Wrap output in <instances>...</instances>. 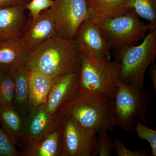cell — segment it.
Wrapping results in <instances>:
<instances>
[{
  "instance_id": "6da1fadb",
  "label": "cell",
  "mask_w": 156,
  "mask_h": 156,
  "mask_svg": "<svg viewBox=\"0 0 156 156\" xmlns=\"http://www.w3.org/2000/svg\"><path fill=\"white\" fill-rule=\"evenodd\" d=\"M80 54L74 40L55 35L31 52L27 66L50 77L79 71Z\"/></svg>"
},
{
  "instance_id": "7a4b0ae2",
  "label": "cell",
  "mask_w": 156,
  "mask_h": 156,
  "mask_svg": "<svg viewBox=\"0 0 156 156\" xmlns=\"http://www.w3.org/2000/svg\"><path fill=\"white\" fill-rule=\"evenodd\" d=\"M56 115H69L78 122L98 133L114 131L115 99L92 92H78L56 112Z\"/></svg>"
},
{
  "instance_id": "3957f363",
  "label": "cell",
  "mask_w": 156,
  "mask_h": 156,
  "mask_svg": "<svg viewBox=\"0 0 156 156\" xmlns=\"http://www.w3.org/2000/svg\"><path fill=\"white\" fill-rule=\"evenodd\" d=\"M156 57V30L150 31L141 44L117 50L115 61L120 64L119 79L130 86L144 87L147 68Z\"/></svg>"
},
{
  "instance_id": "277c9868",
  "label": "cell",
  "mask_w": 156,
  "mask_h": 156,
  "mask_svg": "<svg viewBox=\"0 0 156 156\" xmlns=\"http://www.w3.org/2000/svg\"><path fill=\"white\" fill-rule=\"evenodd\" d=\"M114 81L118 88L114 98L115 126L133 132L135 118L147 126L146 113L152 101V93L144 87L124 83L117 77Z\"/></svg>"
},
{
  "instance_id": "5b68a950",
  "label": "cell",
  "mask_w": 156,
  "mask_h": 156,
  "mask_svg": "<svg viewBox=\"0 0 156 156\" xmlns=\"http://www.w3.org/2000/svg\"><path fill=\"white\" fill-rule=\"evenodd\" d=\"M78 92H92L115 98L117 91L115 77H119L120 64L115 61L98 59L80 53Z\"/></svg>"
},
{
  "instance_id": "8992f818",
  "label": "cell",
  "mask_w": 156,
  "mask_h": 156,
  "mask_svg": "<svg viewBox=\"0 0 156 156\" xmlns=\"http://www.w3.org/2000/svg\"><path fill=\"white\" fill-rule=\"evenodd\" d=\"M92 21L100 27L111 50L136 45L150 31L148 24L141 21L131 11Z\"/></svg>"
},
{
  "instance_id": "52a82bcc",
  "label": "cell",
  "mask_w": 156,
  "mask_h": 156,
  "mask_svg": "<svg viewBox=\"0 0 156 156\" xmlns=\"http://www.w3.org/2000/svg\"><path fill=\"white\" fill-rule=\"evenodd\" d=\"M61 149L60 156H95L99 142L96 132L78 122L69 115L63 116L59 126Z\"/></svg>"
},
{
  "instance_id": "ba28073f",
  "label": "cell",
  "mask_w": 156,
  "mask_h": 156,
  "mask_svg": "<svg viewBox=\"0 0 156 156\" xmlns=\"http://www.w3.org/2000/svg\"><path fill=\"white\" fill-rule=\"evenodd\" d=\"M50 9L56 35L68 40H74L81 23L89 19L86 0H53Z\"/></svg>"
},
{
  "instance_id": "9c48e42d",
  "label": "cell",
  "mask_w": 156,
  "mask_h": 156,
  "mask_svg": "<svg viewBox=\"0 0 156 156\" xmlns=\"http://www.w3.org/2000/svg\"><path fill=\"white\" fill-rule=\"evenodd\" d=\"M74 40L79 53L98 59L111 61V49L108 42L100 27L90 19L81 23Z\"/></svg>"
},
{
  "instance_id": "30bf717a",
  "label": "cell",
  "mask_w": 156,
  "mask_h": 156,
  "mask_svg": "<svg viewBox=\"0 0 156 156\" xmlns=\"http://www.w3.org/2000/svg\"><path fill=\"white\" fill-rule=\"evenodd\" d=\"M62 117L50 115L45 104L29 109L24 119L26 146L37 142L50 131L58 128Z\"/></svg>"
},
{
  "instance_id": "8fae6325",
  "label": "cell",
  "mask_w": 156,
  "mask_h": 156,
  "mask_svg": "<svg viewBox=\"0 0 156 156\" xmlns=\"http://www.w3.org/2000/svg\"><path fill=\"white\" fill-rule=\"evenodd\" d=\"M55 35V24L49 9L34 19L29 17L27 26L20 41L23 46L31 53Z\"/></svg>"
},
{
  "instance_id": "7c38bea8",
  "label": "cell",
  "mask_w": 156,
  "mask_h": 156,
  "mask_svg": "<svg viewBox=\"0 0 156 156\" xmlns=\"http://www.w3.org/2000/svg\"><path fill=\"white\" fill-rule=\"evenodd\" d=\"M79 71L66 74L54 79L45 103L47 111L54 115L62 107L77 94Z\"/></svg>"
},
{
  "instance_id": "4fadbf2b",
  "label": "cell",
  "mask_w": 156,
  "mask_h": 156,
  "mask_svg": "<svg viewBox=\"0 0 156 156\" xmlns=\"http://www.w3.org/2000/svg\"><path fill=\"white\" fill-rule=\"evenodd\" d=\"M26 5L0 7V40L19 39L22 36L28 23Z\"/></svg>"
},
{
  "instance_id": "5bb4252c",
  "label": "cell",
  "mask_w": 156,
  "mask_h": 156,
  "mask_svg": "<svg viewBox=\"0 0 156 156\" xmlns=\"http://www.w3.org/2000/svg\"><path fill=\"white\" fill-rule=\"evenodd\" d=\"M0 122L15 145L21 150L25 147L24 119L14 105L0 107Z\"/></svg>"
},
{
  "instance_id": "9a60e30c",
  "label": "cell",
  "mask_w": 156,
  "mask_h": 156,
  "mask_svg": "<svg viewBox=\"0 0 156 156\" xmlns=\"http://www.w3.org/2000/svg\"><path fill=\"white\" fill-rule=\"evenodd\" d=\"M30 53L21 44L20 38L0 40V69L27 65Z\"/></svg>"
},
{
  "instance_id": "2e32d148",
  "label": "cell",
  "mask_w": 156,
  "mask_h": 156,
  "mask_svg": "<svg viewBox=\"0 0 156 156\" xmlns=\"http://www.w3.org/2000/svg\"><path fill=\"white\" fill-rule=\"evenodd\" d=\"M61 149L59 127L46 134L41 139L26 145L20 156H60Z\"/></svg>"
},
{
  "instance_id": "e0dca14e",
  "label": "cell",
  "mask_w": 156,
  "mask_h": 156,
  "mask_svg": "<svg viewBox=\"0 0 156 156\" xmlns=\"http://www.w3.org/2000/svg\"><path fill=\"white\" fill-rule=\"evenodd\" d=\"M11 70L15 81L14 106L24 119L29 111L30 70L25 65Z\"/></svg>"
},
{
  "instance_id": "ac0fdd59",
  "label": "cell",
  "mask_w": 156,
  "mask_h": 156,
  "mask_svg": "<svg viewBox=\"0 0 156 156\" xmlns=\"http://www.w3.org/2000/svg\"><path fill=\"white\" fill-rule=\"evenodd\" d=\"M54 79L30 70L29 109L46 103Z\"/></svg>"
},
{
  "instance_id": "d6986e66",
  "label": "cell",
  "mask_w": 156,
  "mask_h": 156,
  "mask_svg": "<svg viewBox=\"0 0 156 156\" xmlns=\"http://www.w3.org/2000/svg\"><path fill=\"white\" fill-rule=\"evenodd\" d=\"M126 0H86L89 19L98 20L129 10L124 7Z\"/></svg>"
},
{
  "instance_id": "ffe728a7",
  "label": "cell",
  "mask_w": 156,
  "mask_h": 156,
  "mask_svg": "<svg viewBox=\"0 0 156 156\" xmlns=\"http://www.w3.org/2000/svg\"><path fill=\"white\" fill-rule=\"evenodd\" d=\"M124 7L146 20L150 31L156 30V0H126Z\"/></svg>"
},
{
  "instance_id": "44dd1931",
  "label": "cell",
  "mask_w": 156,
  "mask_h": 156,
  "mask_svg": "<svg viewBox=\"0 0 156 156\" xmlns=\"http://www.w3.org/2000/svg\"><path fill=\"white\" fill-rule=\"evenodd\" d=\"M14 87L11 69H0V107L14 105Z\"/></svg>"
},
{
  "instance_id": "7402d4cb",
  "label": "cell",
  "mask_w": 156,
  "mask_h": 156,
  "mask_svg": "<svg viewBox=\"0 0 156 156\" xmlns=\"http://www.w3.org/2000/svg\"><path fill=\"white\" fill-rule=\"evenodd\" d=\"M136 124L134 131L137 137L140 139L145 140L149 144L151 149V156H156V131L147 126L141 124L138 121H134Z\"/></svg>"
},
{
  "instance_id": "603a6c76",
  "label": "cell",
  "mask_w": 156,
  "mask_h": 156,
  "mask_svg": "<svg viewBox=\"0 0 156 156\" xmlns=\"http://www.w3.org/2000/svg\"><path fill=\"white\" fill-rule=\"evenodd\" d=\"M14 142L0 128V156H20V151Z\"/></svg>"
},
{
  "instance_id": "cb8c5ba5",
  "label": "cell",
  "mask_w": 156,
  "mask_h": 156,
  "mask_svg": "<svg viewBox=\"0 0 156 156\" xmlns=\"http://www.w3.org/2000/svg\"><path fill=\"white\" fill-rule=\"evenodd\" d=\"M53 0H31L26 5V9L30 11V17L34 19L43 11L50 9Z\"/></svg>"
},
{
  "instance_id": "d4e9b609",
  "label": "cell",
  "mask_w": 156,
  "mask_h": 156,
  "mask_svg": "<svg viewBox=\"0 0 156 156\" xmlns=\"http://www.w3.org/2000/svg\"><path fill=\"white\" fill-rule=\"evenodd\" d=\"M113 148L119 156H147L149 154L141 150L131 151L126 147L122 141L118 136L112 139Z\"/></svg>"
},
{
  "instance_id": "484cf974",
  "label": "cell",
  "mask_w": 156,
  "mask_h": 156,
  "mask_svg": "<svg viewBox=\"0 0 156 156\" xmlns=\"http://www.w3.org/2000/svg\"><path fill=\"white\" fill-rule=\"evenodd\" d=\"M98 139L99 142L98 155L111 156L112 153V139L108 131H103L98 133Z\"/></svg>"
},
{
  "instance_id": "4316f807",
  "label": "cell",
  "mask_w": 156,
  "mask_h": 156,
  "mask_svg": "<svg viewBox=\"0 0 156 156\" xmlns=\"http://www.w3.org/2000/svg\"><path fill=\"white\" fill-rule=\"evenodd\" d=\"M30 0H0V7L15 5H26Z\"/></svg>"
},
{
  "instance_id": "83f0119b",
  "label": "cell",
  "mask_w": 156,
  "mask_h": 156,
  "mask_svg": "<svg viewBox=\"0 0 156 156\" xmlns=\"http://www.w3.org/2000/svg\"><path fill=\"white\" fill-rule=\"evenodd\" d=\"M150 76L152 83L153 84L154 91L156 92V66L154 62L151 65Z\"/></svg>"
}]
</instances>
